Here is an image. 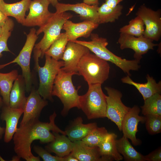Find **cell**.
<instances>
[{"instance_id":"cell-1","label":"cell","mask_w":161,"mask_h":161,"mask_svg":"<svg viewBox=\"0 0 161 161\" xmlns=\"http://www.w3.org/2000/svg\"><path fill=\"white\" fill-rule=\"evenodd\" d=\"M57 114L55 112L49 117V122H44L39 119L30 120L20 125L13 137L14 150L20 158L27 161H40L38 156H34L31 151L33 142L39 140L41 144L49 143L54 140L55 136L50 131L66 135L55 123Z\"/></svg>"},{"instance_id":"cell-2","label":"cell","mask_w":161,"mask_h":161,"mask_svg":"<svg viewBox=\"0 0 161 161\" xmlns=\"http://www.w3.org/2000/svg\"><path fill=\"white\" fill-rule=\"evenodd\" d=\"M91 41L76 40L72 41L87 47L97 56L107 61L110 62L119 67L127 75L130 76V71H137L140 67V61L134 59L127 60L118 56L109 50L106 47L108 44L107 39L100 37L97 34L92 33Z\"/></svg>"},{"instance_id":"cell-3","label":"cell","mask_w":161,"mask_h":161,"mask_svg":"<svg viewBox=\"0 0 161 161\" xmlns=\"http://www.w3.org/2000/svg\"><path fill=\"white\" fill-rule=\"evenodd\" d=\"M72 16V14L66 12H55L48 22L36 31L37 35L43 32L44 35L41 40L35 44L33 49L35 67L39 65V58L44 57L46 52L60 36L64 23Z\"/></svg>"},{"instance_id":"cell-4","label":"cell","mask_w":161,"mask_h":161,"mask_svg":"<svg viewBox=\"0 0 161 161\" xmlns=\"http://www.w3.org/2000/svg\"><path fill=\"white\" fill-rule=\"evenodd\" d=\"M74 75L73 73L65 72L61 68L54 81L52 95L58 97L63 103L61 114L63 116L66 115L73 108L79 109V88L76 89L73 84L72 77Z\"/></svg>"},{"instance_id":"cell-5","label":"cell","mask_w":161,"mask_h":161,"mask_svg":"<svg viewBox=\"0 0 161 161\" xmlns=\"http://www.w3.org/2000/svg\"><path fill=\"white\" fill-rule=\"evenodd\" d=\"M110 69L107 61L89 52L80 59L77 72L78 75L82 76L88 85L102 84L108 79Z\"/></svg>"},{"instance_id":"cell-6","label":"cell","mask_w":161,"mask_h":161,"mask_svg":"<svg viewBox=\"0 0 161 161\" xmlns=\"http://www.w3.org/2000/svg\"><path fill=\"white\" fill-rule=\"evenodd\" d=\"M86 93L80 95L79 109L82 110L89 120L106 117V95L101 84L88 85Z\"/></svg>"},{"instance_id":"cell-7","label":"cell","mask_w":161,"mask_h":161,"mask_svg":"<svg viewBox=\"0 0 161 161\" xmlns=\"http://www.w3.org/2000/svg\"><path fill=\"white\" fill-rule=\"evenodd\" d=\"M45 62L43 67H35L38 73L39 83L37 91L44 99L53 101L52 92L55 78L61 68L64 66L63 61H57L45 55Z\"/></svg>"},{"instance_id":"cell-8","label":"cell","mask_w":161,"mask_h":161,"mask_svg":"<svg viewBox=\"0 0 161 161\" xmlns=\"http://www.w3.org/2000/svg\"><path fill=\"white\" fill-rule=\"evenodd\" d=\"M36 30L32 28L27 38L25 44L18 55L13 61L4 64H0V69L13 63H16L21 67L22 75L24 77L26 91L30 92L32 83V77L30 69L31 55L35 43L38 38L36 34Z\"/></svg>"},{"instance_id":"cell-9","label":"cell","mask_w":161,"mask_h":161,"mask_svg":"<svg viewBox=\"0 0 161 161\" xmlns=\"http://www.w3.org/2000/svg\"><path fill=\"white\" fill-rule=\"evenodd\" d=\"M105 89L108 94L106 96V117L114 122L121 131L122 120L130 108L123 103L121 100L122 94L120 91L109 87H106Z\"/></svg>"},{"instance_id":"cell-10","label":"cell","mask_w":161,"mask_h":161,"mask_svg":"<svg viewBox=\"0 0 161 161\" xmlns=\"http://www.w3.org/2000/svg\"><path fill=\"white\" fill-rule=\"evenodd\" d=\"M145 26L143 36L153 41H158L161 36V15L160 10L155 11L142 5L136 13Z\"/></svg>"},{"instance_id":"cell-11","label":"cell","mask_w":161,"mask_h":161,"mask_svg":"<svg viewBox=\"0 0 161 161\" xmlns=\"http://www.w3.org/2000/svg\"><path fill=\"white\" fill-rule=\"evenodd\" d=\"M153 41L143 35L136 37L120 33L117 43L122 50L127 48L132 49L134 52V59L140 61L142 55L149 50L153 49L154 47L158 45L157 44L154 43Z\"/></svg>"},{"instance_id":"cell-12","label":"cell","mask_w":161,"mask_h":161,"mask_svg":"<svg viewBox=\"0 0 161 161\" xmlns=\"http://www.w3.org/2000/svg\"><path fill=\"white\" fill-rule=\"evenodd\" d=\"M50 4L47 0L31 1L29 13L22 25L26 27L38 26L41 27L45 25L54 14L48 10Z\"/></svg>"},{"instance_id":"cell-13","label":"cell","mask_w":161,"mask_h":161,"mask_svg":"<svg viewBox=\"0 0 161 161\" xmlns=\"http://www.w3.org/2000/svg\"><path fill=\"white\" fill-rule=\"evenodd\" d=\"M86 47L72 41L68 42L62 58L64 62L62 69L67 73L78 75L77 67L82 58L89 52Z\"/></svg>"},{"instance_id":"cell-14","label":"cell","mask_w":161,"mask_h":161,"mask_svg":"<svg viewBox=\"0 0 161 161\" xmlns=\"http://www.w3.org/2000/svg\"><path fill=\"white\" fill-rule=\"evenodd\" d=\"M140 109L137 106L135 105L130 108L125 114L121 123V131L123 136L130 139L132 144L135 146L140 145L141 141L136 137L138 131L137 126L140 122L144 123L145 116L139 115Z\"/></svg>"},{"instance_id":"cell-15","label":"cell","mask_w":161,"mask_h":161,"mask_svg":"<svg viewBox=\"0 0 161 161\" xmlns=\"http://www.w3.org/2000/svg\"><path fill=\"white\" fill-rule=\"evenodd\" d=\"M30 92L27 97L20 125L30 120L39 119L43 109L48 105V101L41 96L37 90L32 88Z\"/></svg>"},{"instance_id":"cell-16","label":"cell","mask_w":161,"mask_h":161,"mask_svg":"<svg viewBox=\"0 0 161 161\" xmlns=\"http://www.w3.org/2000/svg\"><path fill=\"white\" fill-rule=\"evenodd\" d=\"M97 6L91 5L83 2L75 4L58 3L55 5L58 13L73 11L79 14L81 19L99 24Z\"/></svg>"},{"instance_id":"cell-17","label":"cell","mask_w":161,"mask_h":161,"mask_svg":"<svg viewBox=\"0 0 161 161\" xmlns=\"http://www.w3.org/2000/svg\"><path fill=\"white\" fill-rule=\"evenodd\" d=\"M99 25L88 21L75 23L69 19L64 24L62 29L65 31L69 41H74L79 38L90 37L92 31L97 28Z\"/></svg>"},{"instance_id":"cell-18","label":"cell","mask_w":161,"mask_h":161,"mask_svg":"<svg viewBox=\"0 0 161 161\" xmlns=\"http://www.w3.org/2000/svg\"><path fill=\"white\" fill-rule=\"evenodd\" d=\"M24 110L10 107L9 106L3 105L2 107L0 117L6 123L4 141L8 143L13 139L17 129V125L20 118L23 113Z\"/></svg>"},{"instance_id":"cell-19","label":"cell","mask_w":161,"mask_h":161,"mask_svg":"<svg viewBox=\"0 0 161 161\" xmlns=\"http://www.w3.org/2000/svg\"><path fill=\"white\" fill-rule=\"evenodd\" d=\"M97 126L95 123H83L82 118L78 117L71 122L64 131L69 140L74 142L81 140Z\"/></svg>"},{"instance_id":"cell-20","label":"cell","mask_w":161,"mask_h":161,"mask_svg":"<svg viewBox=\"0 0 161 161\" xmlns=\"http://www.w3.org/2000/svg\"><path fill=\"white\" fill-rule=\"evenodd\" d=\"M31 0H21L14 3H5L4 0L0 1V10L6 16L14 18L17 22L23 24L26 12L29 10Z\"/></svg>"},{"instance_id":"cell-21","label":"cell","mask_w":161,"mask_h":161,"mask_svg":"<svg viewBox=\"0 0 161 161\" xmlns=\"http://www.w3.org/2000/svg\"><path fill=\"white\" fill-rule=\"evenodd\" d=\"M146 78L147 82L144 83L135 82L128 75L122 78L121 80L123 83L134 86L141 94L144 100L154 94H160L161 92V81L157 83L154 78L148 74Z\"/></svg>"},{"instance_id":"cell-22","label":"cell","mask_w":161,"mask_h":161,"mask_svg":"<svg viewBox=\"0 0 161 161\" xmlns=\"http://www.w3.org/2000/svg\"><path fill=\"white\" fill-rule=\"evenodd\" d=\"M73 143V148L70 153L78 161H104L98 147L89 146L81 140Z\"/></svg>"},{"instance_id":"cell-23","label":"cell","mask_w":161,"mask_h":161,"mask_svg":"<svg viewBox=\"0 0 161 161\" xmlns=\"http://www.w3.org/2000/svg\"><path fill=\"white\" fill-rule=\"evenodd\" d=\"M55 136L54 139L45 146L49 152L53 153L56 156L64 157L70 154L72 151L74 143L66 137V135L52 131Z\"/></svg>"},{"instance_id":"cell-24","label":"cell","mask_w":161,"mask_h":161,"mask_svg":"<svg viewBox=\"0 0 161 161\" xmlns=\"http://www.w3.org/2000/svg\"><path fill=\"white\" fill-rule=\"evenodd\" d=\"M25 91L24 78L22 75H18L10 93L9 106L10 107L24 109L27 99Z\"/></svg>"},{"instance_id":"cell-25","label":"cell","mask_w":161,"mask_h":161,"mask_svg":"<svg viewBox=\"0 0 161 161\" xmlns=\"http://www.w3.org/2000/svg\"><path fill=\"white\" fill-rule=\"evenodd\" d=\"M117 137L115 133H109L98 147L100 154L104 161H119L123 160V157L117 148Z\"/></svg>"},{"instance_id":"cell-26","label":"cell","mask_w":161,"mask_h":161,"mask_svg":"<svg viewBox=\"0 0 161 161\" xmlns=\"http://www.w3.org/2000/svg\"><path fill=\"white\" fill-rule=\"evenodd\" d=\"M116 143L118 152L125 161H145L144 156L137 151L125 136L116 140Z\"/></svg>"},{"instance_id":"cell-27","label":"cell","mask_w":161,"mask_h":161,"mask_svg":"<svg viewBox=\"0 0 161 161\" xmlns=\"http://www.w3.org/2000/svg\"><path fill=\"white\" fill-rule=\"evenodd\" d=\"M18 75L17 70L7 73L0 72V93L3 105L9 106L10 93L15 80Z\"/></svg>"},{"instance_id":"cell-28","label":"cell","mask_w":161,"mask_h":161,"mask_svg":"<svg viewBox=\"0 0 161 161\" xmlns=\"http://www.w3.org/2000/svg\"><path fill=\"white\" fill-rule=\"evenodd\" d=\"M123 9V6L119 4L112 8L103 3L97 9L99 24L115 21L122 14Z\"/></svg>"},{"instance_id":"cell-29","label":"cell","mask_w":161,"mask_h":161,"mask_svg":"<svg viewBox=\"0 0 161 161\" xmlns=\"http://www.w3.org/2000/svg\"><path fill=\"white\" fill-rule=\"evenodd\" d=\"M68 41L65 32L61 33L59 37L46 52L45 55H47L57 61L62 59Z\"/></svg>"},{"instance_id":"cell-30","label":"cell","mask_w":161,"mask_h":161,"mask_svg":"<svg viewBox=\"0 0 161 161\" xmlns=\"http://www.w3.org/2000/svg\"><path fill=\"white\" fill-rule=\"evenodd\" d=\"M141 107L142 113L145 116L156 115L161 116V95L157 93L145 99Z\"/></svg>"},{"instance_id":"cell-31","label":"cell","mask_w":161,"mask_h":161,"mask_svg":"<svg viewBox=\"0 0 161 161\" xmlns=\"http://www.w3.org/2000/svg\"><path fill=\"white\" fill-rule=\"evenodd\" d=\"M145 29L143 20L140 17L137 16L131 20L128 24L121 28L119 32L136 37H139L143 35Z\"/></svg>"},{"instance_id":"cell-32","label":"cell","mask_w":161,"mask_h":161,"mask_svg":"<svg viewBox=\"0 0 161 161\" xmlns=\"http://www.w3.org/2000/svg\"><path fill=\"white\" fill-rule=\"evenodd\" d=\"M108 133L105 127L97 126L81 140L89 146L98 147Z\"/></svg>"},{"instance_id":"cell-33","label":"cell","mask_w":161,"mask_h":161,"mask_svg":"<svg viewBox=\"0 0 161 161\" xmlns=\"http://www.w3.org/2000/svg\"><path fill=\"white\" fill-rule=\"evenodd\" d=\"M14 25L13 20L8 18L2 27L0 35V55L3 52H10L7 45V41L11 35Z\"/></svg>"},{"instance_id":"cell-34","label":"cell","mask_w":161,"mask_h":161,"mask_svg":"<svg viewBox=\"0 0 161 161\" xmlns=\"http://www.w3.org/2000/svg\"><path fill=\"white\" fill-rule=\"evenodd\" d=\"M145 116V123L148 133L154 135L161 132V116L149 115Z\"/></svg>"},{"instance_id":"cell-35","label":"cell","mask_w":161,"mask_h":161,"mask_svg":"<svg viewBox=\"0 0 161 161\" xmlns=\"http://www.w3.org/2000/svg\"><path fill=\"white\" fill-rule=\"evenodd\" d=\"M33 149L34 151L44 161H64V157L51 155L46 149L38 145H35Z\"/></svg>"},{"instance_id":"cell-36","label":"cell","mask_w":161,"mask_h":161,"mask_svg":"<svg viewBox=\"0 0 161 161\" xmlns=\"http://www.w3.org/2000/svg\"><path fill=\"white\" fill-rule=\"evenodd\" d=\"M145 161H161V148H157L148 154L144 156Z\"/></svg>"},{"instance_id":"cell-37","label":"cell","mask_w":161,"mask_h":161,"mask_svg":"<svg viewBox=\"0 0 161 161\" xmlns=\"http://www.w3.org/2000/svg\"><path fill=\"white\" fill-rule=\"evenodd\" d=\"M123 0H105V3L109 7L114 8Z\"/></svg>"},{"instance_id":"cell-38","label":"cell","mask_w":161,"mask_h":161,"mask_svg":"<svg viewBox=\"0 0 161 161\" xmlns=\"http://www.w3.org/2000/svg\"><path fill=\"white\" fill-rule=\"evenodd\" d=\"M8 18L0 10V26L2 27Z\"/></svg>"},{"instance_id":"cell-39","label":"cell","mask_w":161,"mask_h":161,"mask_svg":"<svg viewBox=\"0 0 161 161\" xmlns=\"http://www.w3.org/2000/svg\"><path fill=\"white\" fill-rule=\"evenodd\" d=\"M83 2L91 5L98 6L99 0H83Z\"/></svg>"},{"instance_id":"cell-40","label":"cell","mask_w":161,"mask_h":161,"mask_svg":"<svg viewBox=\"0 0 161 161\" xmlns=\"http://www.w3.org/2000/svg\"><path fill=\"white\" fill-rule=\"evenodd\" d=\"M63 157L64 159V161H78V160L72 155L71 153Z\"/></svg>"},{"instance_id":"cell-41","label":"cell","mask_w":161,"mask_h":161,"mask_svg":"<svg viewBox=\"0 0 161 161\" xmlns=\"http://www.w3.org/2000/svg\"><path fill=\"white\" fill-rule=\"evenodd\" d=\"M53 6L55 7L57 4L58 3V1L61 0H47Z\"/></svg>"},{"instance_id":"cell-42","label":"cell","mask_w":161,"mask_h":161,"mask_svg":"<svg viewBox=\"0 0 161 161\" xmlns=\"http://www.w3.org/2000/svg\"><path fill=\"white\" fill-rule=\"evenodd\" d=\"M5 130V128L1 127L0 126V139H2L3 135L4 134Z\"/></svg>"},{"instance_id":"cell-43","label":"cell","mask_w":161,"mask_h":161,"mask_svg":"<svg viewBox=\"0 0 161 161\" xmlns=\"http://www.w3.org/2000/svg\"><path fill=\"white\" fill-rule=\"evenodd\" d=\"M20 159L19 157L16 155L13 157L11 161H19Z\"/></svg>"},{"instance_id":"cell-44","label":"cell","mask_w":161,"mask_h":161,"mask_svg":"<svg viewBox=\"0 0 161 161\" xmlns=\"http://www.w3.org/2000/svg\"><path fill=\"white\" fill-rule=\"evenodd\" d=\"M3 105V103L1 97H0V108L2 107Z\"/></svg>"},{"instance_id":"cell-45","label":"cell","mask_w":161,"mask_h":161,"mask_svg":"<svg viewBox=\"0 0 161 161\" xmlns=\"http://www.w3.org/2000/svg\"><path fill=\"white\" fill-rule=\"evenodd\" d=\"M2 30V27L0 26V35L1 32Z\"/></svg>"},{"instance_id":"cell-46","label":"cell","mask_w":161,"mask_h":161,"mask_svg":"<svg viewBox=\"0 0 161 161\" xmlns=\"http://www.w3.org/2000/svg\"><path fill=\"white\" fill-rule=\"evenodd\" d=\"M1 0H0V1H1Z\"/></svg>"}]
</instances>
